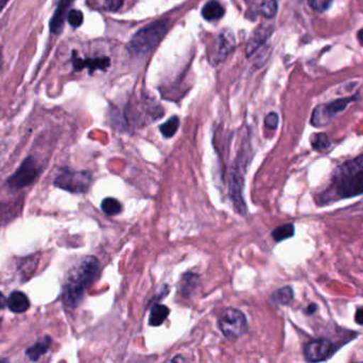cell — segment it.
Instances as JSON below:
<instances>
[{
  "mask_svg": "<svg viewBox=\"0 0 363 363\" xmlns=\"http://www.w3.org/2000/svg\"><path fill=\"white\" fill-rule=\"evenodd\" d=\"M99 273V262L93 256H86L74 264L68 272L64 283L62 293L64 304L69 308L78 307L86 290L97 281Z\"/></svg>",
  "mask_w": 363,
  "mask_h": 363,
  "instance_id": "6da1fadb",
  "label": "cell"
},
{
  "mask_svg": "<svg viewBox=\"0 0 363 363\" xmlns=\"http://www.w3.org/2000/svg\"><path fill=\"white\" fill-rule=\"evenodd\" d=\"M360 194H363V153L337 168L323 200H345Z\"/></svg>",
  "mask_w": 363,
  "mask_h": 363,
  "instance_id": "7a4b0ae2",
  "label": "cell"
},
{
  "mask_svg": "<svg viewBox=\"0 0 363 363\" xmlns=\"http://www.w3.org/2000/svg\"><path fill=\"white\" fill-rule=\"evenodd\" d=\"M169 26V19L153 21L150 25L138 30L128 44V49L134 55H145L150 53L163 38Z\"/></svg>",
  "mask_w": 363,
  "mask_h": 363,
  "instance_id": "3957f363",
  "label": "cell"
},
{
  "mask_svg": "<svg viewBox=\"0 0 363 363\" xmlns=\"http://www.w3.org/2000/svg\"><path fill=\"white\" fill-rule=\"evenodd\" d=\"M91 179V173L87 170H72L68 168H62L57 173L53 185L70 193H85L89 189Z\"/></svg>",
  "mask_w": 363,
  "mask_h": 363,
  "instance_id": "277c9868",
  "label": "cell"
},
{
  "mask_svg": "<svg viewBox=\"0 0 363 363\" xmlns=\"http://www.w3.org/2000/svg\"><path fill=\"white\" fill-rule=\"evenodd\" d=\"M218 327L225 338L236 340L247 332L249 324L242 311L228 308L218 319Z\"/></svg>",
  "mask_w": 363,
  "mask_h": 363,
  "instance_id": "5b68a950",
  "label": "cell"
},
{
  "mask_svg": "<svg viewBox=\"0 0 363 363\" xmlns=\"http://www.w3.org/2000/svg\"><path fill=\"white\" fill-rule=\"evenodd\" d=\"M355 99V96H353V97L338 98V99L333 100L328 104H318L313 109V115H311V125L318 128L324 127L339 112L345 110L350 102H354Z\"/></svg>",
  "mask_w": 363,
  "mask_h": 363,
  "instance_id": "8992f818",
  "label": "cell"
},
{
  "mask_svg": "<svg viewBox=\"0 0 363 363\" xmlns=\"http://www.w3.org/2000/svg\"><path fill=\"white\" fill-rule=\"evenodd\" d=\"M40 168L33 157H27L23 163L15 170L14 174L6 180V185L10 189L21 190L32 185L38 178Z\"/></svg>",
  "mask_w": 363,
  "mask_h": 363,
  "instance_id": "52a82bcc",
  "label": "cell"
},
{
  "mask_svg": "<svg viewBox=\"0 0 363 363\" xmlns=\"http://www.w3.org/2000/svg\"><path fill=\"white\" fill-rule=\"evenodd\" d=\"M335 353V345L328 339H318L306 345L304 349L305 357L307 362H325L332 357Z\"/></svg>",
  "mask_w": 363,
  "mask_h": 363,
  "instance_id": "ba28073f",
  "label": "cell"
},
{
  "mask_svg": "<svg viewBox=\"0 0 363 363\" xmlns=\"http://www.w3.org/2000/svg\"><path fill=\"white\" fill-rule=\"evenodd\" d=\"M74 0H59L57 9L53 13L52 18L49 23V29L51 33L59 36L64 29V23L67 18L68 13H69L70 6H72Z\"/></svg>",
  "mask_w": 363,
  "mask_h": 363,
  "instance_id": "9c48e42d",
  "label": "cell"
},
{
  "mask_svg": "<svg viewBox=\"0 0 363 363\" xmlns=\"http://www.w3.org/2000/svg\"><path fill=\"white\" fill-rule=\"evenodd\" d=\"M215 49H213V59L216 63L222 62L228 57V53L234 48V36L230 32L223 31L218 36L215 43Z\"/></svg>",
  "mask_w": 363,
  "mask_h": 363,
  "instance_id": "30bf717a",
  "label": "cell"
},
{
  "mask_svg": "<svg viewBox=\"0 0 363 363\" xmlns=\"http://www.w3.org/2000/svg\"><path fill=\"white\" fill-rule=\"evenodd\" d=\"M72 65L76 70L89 68V74L93 75L95 70H106L111 65V60L106 57L95 58V59H81L77 57L76 51L72 53Z\"/></svg>",
  "mask_w": 363,
  "mask_h": 363,
  "instance_id": "8fae6325",
  "label": "cell"
},
{
  "mask_svg": "<svg viewBox=\"0 0 363 363\" xmlns=\"http://www.w3.org/2000/svg\"><path fill=\"white\" fill-rule=\"evenodd\" d=\"M6 306L11 313L21 315L29 310L30 300L23 292L13 291L6 300Z\"/></svg>",
  "mask_w": 363,
  "mask_h": 363,
  "instance_id": "7c38bea8",
  "label": "cell"
},
{
  "mask_svg": "<svg viewBox=\"0 0 363 363\" xmlns=\"http://www.w3.org/2000/svg\"><path fill=\"white\" fill-rule=\"evenodd\" d=\"M272 30L271 26H267V27L266 26H262L254 32L253 36L247 43V50H245L247 57H251L260 46H262L267 42V40L270 38L271 33H272Z\"/></svg>",
  "mask_w": 363,
  "mask_h": 363,
  "instance_id": "4fadbf2b",
  "label": "cell"
},
{
  "mask_svg": "<svg viewBox=\"0 0 363 363\" xmlns=\"http://www.w3.org/2000/svg\"><path fill=\"white\" fill-rule=\"evenodd\" d=\"M51 338L50 337H45L42 340L34 343L32 347L26 350V356L29 358L31 362H38L42 356H44L50 349Z\"/></svg>",
  "mask_w": 363,
  "mask_h": 363,
  "instance_id": "5bb4252c",
  "label": "cell"
},
{
  "mask_svg": "<svg viewBox=\"0 0 363 363\" xmlns=\"http://www.w3.org/2000/svg\"><path fill=\"white\" fill-rule=\"evenodd\" d=\"M224 15V8L217 0H211L202 8L203 18L207 21H218Z\"/></svg>",
  "mask_w": 363,
  "mask_h": 363,
  "instance_id": "9a60e30c",
  "label": "cell"
},
{
  "mask_svg": "<svg viewBox=\"0 0 363 363\" xmlns=\"http://www.w3.org/2000/svg\"><path fill=\"white\" fill-rule=\"evenodd\" d=\"M169 313L170 309L167 306L155 303L151 308L149 324L151 326H161L169 317Z\"/></svg>",
  "mask_w": 363,
  "mask_h": 363,
  "instance_id": "2e32d148",
  "label": "cell"
},
{
  "mask_svg": "<svg viewBox=\"0 0 363 363\" xmlns=\"http://www.w3.org/2000/svg\"><path fill=\"white\" fill-rule=\"evenodd\" d=\"M199 285V276L192 273H186L181 279L180 293L183 298H189Z\"/></svg>",
  "mask_w": 363,
  "mask_h": 363,
  "instance_id": "e0dca14e",
  "label": "cell"
},
{
  "mask_svg": "<svg viewBox=\"0 0 363 363\" xmlns=\"http://www.w3.org/2000/svg\"><path fill=\"white\" fill-rule=\"evenodd\" d=\"M294 298V293L292 288L284 287L281 288V289L277 290V292H274V293L272 294V296H271V300H272L274 304L288 305L291 303Z\"/></svg>",
  "mask_w": 363,
  "mask_h": 363,
  "instance_id": "ac0fdd59",
  "label": "cell"
},
{
  "mask_svg": "<svg viewBox=\"0 0 363 363\" xmlns=\"http://www.w3.org/2000/svg\"><path fill=\"white\" fill-rule=\"evenodd\" d=\"M294 236V226L292 224H286V225L279 226L275 228L272 232V238L277 242L287 240Z\"/></svg>",
  "mask_w": 363,
  "mask_h": 363,
  "instance_id": "d6986e66",
  "label": "cell"
},
{
  "mask_svg": "<svg viewBox=\"0 0 363 363\" xmlns=\"http://www.w3.org/2000/svg\"><path fill=\"white\" fill-rule=\"evenodd\" d=\"M179 126H180V119L178 117H174L160 126V131L165 138H172L178 131Z\"/></svg>",
  "mask_w": 363,
  "mask_h": 363,
  "instance_id": "ffe728a7",
  "label": "cell"
},
{
  "mask_svg": "<svg viewBox=\"0 0 363 363\" xmlns=\"http://www.w3.org/2000/svg\"><path fill=\"white\" fill-rule=\"evenodd\" d=\"M101 209L106 215L113 217V215H119L123 207H121V204L118 200H115V198L108 197L102 200Z\"/></svg>",
  "mask_w": 363,
  "mask_h": 363,
  "instance_id": "44dd1931",
  "label": "cell"
},
{
  "mask_svg": "<svg viewBox=\"0 0 363 363\" xmlns=\"http://www.w3.org/2000/svg\"><path fill=\"white\" fill-rule=\"evenodd\" d=\"M311 146L315 149V151H326V149L330 148V139H328V134H315L311 136Z\"/></svg>",
  "mask_w": 363,
  "mask_h": 363,
  "instance_id": "7402d4cb",
  "label": "cell"
},
{
  "mask_svg": "<svg viewBox=\"0 0 363 363\" xmlns=\"http://www.w3.org/2000/svg\"><path fill=\"white\" fill-rule=\"evenodd\" d=\"M277 0H262L260 4V13L266 18H273L277 14Z\"/></svg>",
  "mask_w": 363,
  "mask_h": 363,
  "instance_id": "603a6c76",
  "label": "cell"
},
{
  "mask_svg": "<svg viewBox=\"0 0 363 363\" xmlns=\"http://www.w3.org/2000/svg\"><path fill=\"white\" fill-rule=\"evenodd\" d=\"M84 16L80 10H70L67 15V21L72 27L79 28L83 23Z\"/></svg>",
  "mask_w": 363,
  "mask_h": 363,
  "instance_id": "cb8c5ba5",
  "label": "cell"
},
{
  "mask_svg": "<svg viewBox=\"0 0 363 363\" xmlns=\"http://www.w3.org/2000/svg\"><path fill=\"white\" fill-rule=\"evenodd\" d=\"M334 0H308L309 6L315 12L323 13L330 9Z\"/></svg>",
  "mask_w": 363,
  "mask_h": 363,
  "instance_id": "d4e9b609",
  "label": "cell"
},
{
  "mask_svg": "<svg viewBox=\"0 0 363 363\" xmlns=\"http://www.w3.org/2000/svg\"><path fill=\"white\" fill-rule=\"evenodd\" d=\"M279 115L274 112L269 113V114L267 115L266 119H264V124H266L267 127L273 130L277 129V126H279Z\"/></svg>",
  "mask_w": 363,
  "mask_h": 363,
  "instance_id": "484cf974",
  "label": "cell"
},
{
  "mask_svg": "<svg viewBox=\"0 0 363 363\" xmlns=\"http://www.w3.org/2000/svg\"><path fill=\"white\" fill-rule=\"evenodd\" d=\"M123 0H106L104 2V6L108 9V11H112V12H116L119 9L123 6Z\"/></svg>",
  "mask_w": 363,
  "mask_h": 363,
  "instance_id": "4316f807",
  "label": "cell"
},
{
  "mask_svg": "<svg viewBox=\"0 0 363 363\" xmlns=\"http://www.w3.org/2000/svg\"><path fill=\"white\" fill-rule=\"evenodd\" d=\"M355 321L356 323L359 324V325H363V307H360V308H358L357 311H356Z\"/></svg>",
  "mask_w": 363,
  "mask_h": 363,
  "instance_id": "83f0119b",
  "label": "cell"
},
{
  "mask_svg": "<svg viewBox=\"0 0 363 363\" xmlns=\"http://www.w3.org/2000/svg\"><path fill=\"white\" fill-rule=\"evenodd\" d=\"M317 309H318L317 305H315V304L309 305V306L307 307L306 313H307V315H313V313H315V311H317Z\"/></svg>",
  "mask_w": 363,
  "mask_h": 363,
  "instance_id": "f1b7e54d",
  "label": "cell"
},
{
  "mask_svg": "<svg viewBox=\"0 0 363 363\" xmlns=\"http://www.w3.org/2000/svg\"><path fill=\"white\" fill-rule=\"evenodd\" d=\"M6 306V300L4 294L0 292V309H4Z\"/></svg>",
  "mask_w": 363,
  "mask_h": 363,
  "instance_id": "f546056e",
  "label": "cell"
},
{
  "mask_svg": "<svg viewBox=\"0 0 363 363\" xmlns=\"http://www.w3.org/2000/svg\"><path fill=\"white\" fill-rule=\"evenodd\" d=\"M357 40H358V42H359L360 44H362L363 46V28H362V29H360L359 31H358Z\"/></svg>",
  "mask_w": 363,
  "mask_h": 363,
  "instance_id": "4dcf8cb0",
  "label": "cell"
},
{
  "mask_svg": "<svg viewBox=\"0 0 363 363\" xmlns=\"http://www.w3.org/2000/svg\"><path fill=\"white\" fill-rule=\"evenodd\" d=\"M10 0H0V12L6 8V4Z\"/></svg>",
  "mask_w": 363,
  "mask_h": 363,
  "instance_id": "1f68e13d",
  "label": "cell"
},
{
  "mask_svg": "<svg viewBox=\"0 0 363 363\" xmlns=\"http://www.w3.org/2000/svg\"><path fill=\"white\" fill-rule=\"evenodd\" d=\"M0 61H1V50H0Z\"/></svg>",
  "mask_w": 363,
  "mask_h": 363,
  "instance_id": "d6a6232c",
  "label": "cell"
},
{
  "mask_svg": "<svg viewBox=\"0 0 363 363\" xmlns=\"http://www.w3.org/2000/svg\"><path fill=\"white\" fill-rule=\"evenodd\" d=\"M2 319L0 318V324H1Z\"/></svg>",
  "mask_w": 363,
  "mask_h": 363,
  "instance_id": "836d02e7",
  "label": "cell"
}]
</instances>
